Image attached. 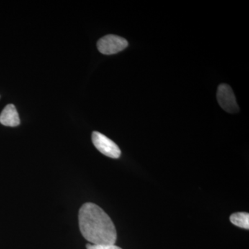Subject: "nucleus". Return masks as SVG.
<instances>
[{
    "label": "nucleus",
    "mask_w": 249,
    "mask_h": 249,
    "mask_svg": "<svg viewBox=\"0 0 249 249\" xmlns=\"http://www.w3.org/2000/svg\"><path fill=\"white\" fill-rule=\"evenodd\" d=\"M80 232L94 245H115L117 233L114 223L101 208L93 203H86L78 214Z\"/></svg>",
    "instance_id": "nucleus-1"
},
{
    "label": "nucleus",
    "mask_w": 249,
    "mask_h": 249,
    "mask_svg": "<svg viewBox=\"0 0 249 249\" xmlns=\"http://www.w3.org/2000/svg\"><path fill=\"white\" fill-rule=\"evenodd\" d=\"M128 42L120 36L107 35L100 39L97 42L98 51L105 55L119 53L127 48Z\"/></svg>",
    "instance_id": "nucleus-2"
},
{
    "label": "nucleus",
    "mask_w": 249,
    "mask_h": 249,
    "mask_svg": "<svg viewBox=\"0 0 249 249\" xmlns=\"http://www.w3.org/2000/svg\"><path fill=\"white\" fill-rule=\"evenodd\" d=\"M91 139L94 146L103 155L112 159H118L120 157V148L115 142L104 134L98 132H93Z\"/></svg>",
    "instance_id": "nucleus-3"
},
{
    "label": "nucleus",
    "mask_w": 249,
    "mask_h": 249,
    "mask_svg": "<svg viewBox=\"0 0 249 249\" xmlns=\"http://www.w3.org/2000/svg\"><path fill=\"white\" fill-rule=\"evenodd\" d=\"M217 98L219 106L227 112L234 114L240 109L232 88L229 85L221 84L218 87Z\"/></svg>",
    "instance_id": "nucleus-4"
},
{
    "label": "nucleus",
    "mask_w": 249,
    "mask_h": 249,
    "mask_svg": "<svg viewBox=\"0 0 249 249\" xmlns=\"http://www.w3.org/2000/svg\"><path fill=\"white\" fill-rule=\"evenodd\" d=\"M0 123L5 126L16 127L20 124L17 109L14 105L6 106L0 114Z\"/></svg>",
    "instance_id": "nucleus-5"
},
{
    "label": "nucleus",
    "mask_w": 249,
    "mask_h": 249,
    "mask_svg": "<svg viewBox=\"0 0 249 249\" xmlns=\"http://www.w3.org/2000/svg\"><path fill=\"white\" fill-rule=\"evenodd\" d=\"M231 222L242 229H249V214L248 213H236L230 217Z\"/></svg>",
    "instance_id": "nucleus-6"
},
{
    "label": "nucleus",
    "mask_w": 249,
    "mask_h": 249,
    "mask_svg": "<svg viewBox=\"0 0 249 249\" xmlns=\"http://www.w3.org/2000/svg\"><path fill=\"white\" fill-rule=\"evenodd\" d=\"M87 249H122L115 245H94L88 244Z\"/></svg>",
    "instance_id": "nucleus-7"
}]
</instances>
